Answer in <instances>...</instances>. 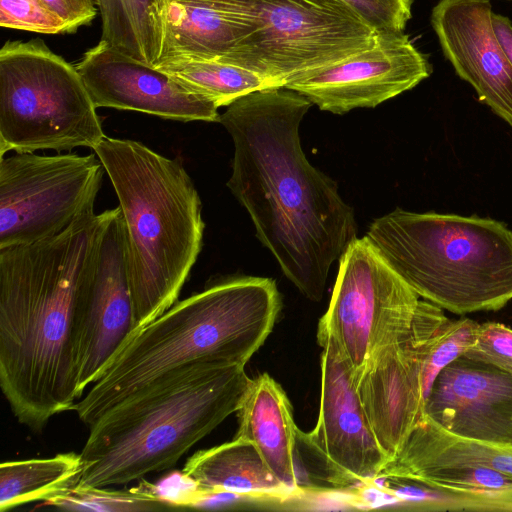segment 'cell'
Listing matches in <instances>:
<instances>
[{
  "label": "cell",
  "instance_id": "cell-17",
  "mask_svg": "<svg viewBox=\"0 0 512 512\" xmlns=\"http://www.w3.org/2000/svg\"><path fill=\"white\" fill-rule=\"evenodd\" d=\"M425 415L454 434L512 445V374L461 356L435 379Z\"/></svg>",
  "mask_w": 512,
  "mask_h": 512
},
{
  "label": "cell",
  "instance_id": "cell-26",
  "mask_svg": "<svg viewBox=\"0 0 512 512\" xmlns=\"http://www.w3.org/2000/svg\"><path fill=\"white\" fill-rule=\"evenodd\" d=\"M480 323L468 317L447 319L435 334L423 366V393L425 403L439 373L463 356L474 344Z\"/></svg>",
  "mask_w": 512,
  "mask_h": 512
},
{
  "label": "cell",
  "instance_id": "cell-2",
  "mask_svg": "<svg viewBox=\"0 0 512 512\" xmlns=\"http://www.w3.org/2000/svg\"><path fill=\"white\" fill-rule=\"evenodd\" d=\"M111 214L89 210L52 237L0 249V386L33 431L81 397L75 316Z\"/></svg>",
  "mask_w": 512,
  "mask_h": 512
},
{
  "label": "cell",
  "instance_id": "cell-13",
  "mask_svg": "<svg viewBox=\"0 0 512 512\" xmlns=\"http://www.w3.org/2000/svg\"><path fill=\"white\" fill-rule=\"evenodd\" d=\"M135 330L124 223L118 206L112 209L96 263L77 304L74 336L81 396Z\"/></svg>",
  "mask_w": 512,
  "mask_h": 512
},
{
  "label": "cell",
  "instance_id": "cell-4",
  "mask_svg": "<svg viewBox=\"0 0 512 512\" xmlns=\"http://www.w3.org/2000/svg\"><path fill=\"white\" fill-rule=\"evenodd\" d=\"M244 367L191 362L114 405L89 426L76 486L127 484L173 467L238 411L252 381Z\"/></svg>",
  "mask_w": 512,
  "mask_h": 512
},
{
  "label": "cell",
  "instance_id": "cell-8",
  "mask_svg": "<svg viewBox=\"0 0 512 512\" xmlns=\"http://www.w3.org/2000/svg\"><path fill=\"white\" fill-rule=\"evenodd\" d=\"M247 34L233 53L213 57L283 87L368 47L378 33L342 0H223Z\"/></svg>",
  "mask_w": 512,
  "mask_h": 512
},
{
  "label": "cell",
  "instance_id": "cell-10",
  "mask_svg": "<svg viewBox=\"0 0 512 512\" xmlns=\"http://www.w3.org/2000/svg\"><path fill=\"white\" fill-rule=\"evenodd\" d=\"M0 158V249L52 237L94 209L105 171L94 154Z\"/></svg>",
  "mask_w": 512,
  "mask_h": 512
},
{
  "label": "cell",
  "instance_id": "cell-15",
  "mask_svg": "<svg viewBox=\"0 0 512 512\" xmlns=\"http://www.w3.org/2000/svg\"><path fill=\"white\" fill-rule=\"evenodd\" d=\"M96 108L132 110L178 121L218 122V107L159 69L100 42L75 65Z\"/></svg>",
  "mask_w": 512,
  "mask_h": 512
},
{
  "label": "cell",
  "instance_id": "cell-20",
  "mask_svg": "<svg viewBox=\"0 0 512 512\" xmlns=\"http://www.w3.org/2000/svg\"><path fill=\"white\" fill-rule=\"evenodd\" d=\"M181 478L201 495L276 501L296 495L274 476L253 443L237 437L195 452L187 459Z\"/></svg>",
  "mask_w": 512,
  "mask_h": 512
},
{
  "label": "cell",
  "instance_id": "cell-12",
  "mask_svg": "<svg viewBox=\"0 0 512 512\" xmlns=\"http://www.w3.org/2000/svg\"><path fill=\"white\" fill-rule=\"evenodd\" d=\"M321 353L319 418L297 437L347 485H372L390 458L381 448L362 405L353 371L336 342L317 334Z\"/></svg>",
  "mask_w": 512,
  "mask_h": 512
},
{
  "label": "cell",
  "instance_id": "cell-1",
  "mask_svg": "<svg viewBox=\"0 0 512 512\" xmlns=\"http://www.w3.org/2000/svg\"><path fill=\"white\" fill-rule=\"evenodd\" d=\"M311 105L294 90L271 87L238 98L218 122L234 144L228 188L284 275L320 301L332 264L357 238V224L335 181L302 150L299 127Z\"/></svg>",
  "mask_w": 512,
  "mask_h": 512
},
{
  "label": "cell",
  "instance_id": "cell-5",
  "mask_svg": "<svg viewBox=\"0 0 512 512\" xmlns=\"http://www.w3.org/2000/svg\"><path fill=\"white\" fill-rule=\"evenodd\" d=\"M93 150L119 201L139 330L178 301L202 248L201 199L178 158L107 136Z\"/></svg>",
  "mask_w": 512,
  "mask_h": 512
},
{
  "label": "cell",
  "instance_id": "cell-14",
  "mask_svg": "<svg viewBox=\"0 0 512 512\" xmlns=\"http://www.w3.org/2000/svg\"><path fill=\"white\" fill-rule=\"evenodd\" d=\"M432 73L428 57L403 33H378L368 48L284 85L322 111L344 114L411 90Z\"/></svg>",
  "mask_w": 512,
  "mask_h": 512
},
{
  "label": "cell",
  "instance_id": "cell-27",
  "mask_svg": "<svg viewBox=\"0 0 512 512\" xmlns=\"http://www.w3.org/2000/svg\"><path fill=\"white\" fill-rule=\"evenodd\" d=\"M0 25L41 34L68 32L66 23L43 0H0Z\"/></svg>",
  "mask_w": 512,
  "mask_h": 512
},
{
  "label": "cell",
  "instance_id": "cell-23",
  "mask_svg": "<svg viewBox=\"0 0 512 512\" xmlns=\"http://www.w3.org/2000/svg\"><path fill=\"white\" fill-rule=\"evenodd\" d=\"M155 68L218 108L251 92L279 87L257 72L219 58L174 55L164 57Z\"/></svg>",
  "mask_w": 512,
  "mask_h": 512
},
{
  "label": "cell",
  "instance_id": "cell-16",
  "mask_svg": "<svg viewBox=\"0 0 512 512\" xmlns=\"http://www.w3.org/2000/svg\"><path fill=\"white\" fill-rule=\"evenodd\" d=\"M490 0H439L431 25L458 76L512 126V66L494 34Z\"/></svg>",
  "mask_w": 512,
  "mask_h": 512
},
{
  "label": "cell",
  "instance_id": "cell-7",
  "mask_svg": "<svg viewBox=\"0 0 512 512\" xmlns=\"http://www.w3.org/2000/svg\"><path fill=\"white\" fill-rule=\"evenodd\" d=\"M76 66L42 39L0 50V157L38 150L94 149L105 137Z\"/></svg>",
  "mask_w": 512,
  "mask_h": 512
},
{
  "label": "cell",
  "instance_id": "cell-24",
  "mask_svg": "<svg viewBox=\"0 0 512 512\" xmlns=\"http://www.w3.org/2000/svg\"><path fill=\"white\" fill-rule=\"evenodd\" d=\"M83 464L80 453L2 462L0 511L34 501H45L76 486Z\"/></svg>",
  "mask_w": 512,
  "mask_h": 512
},
{
  "label": "cell",
  "instance_id": "cell-28",
  "mask_svg": "<svg viewBox=\"0 0 512 512\" xmlns=\"http://www.w3.org/2000/svg\"><path fill=\"white\" fill-rule=\"evenodd\" d=\"M463 356L512 374V328L498 322L480 323L474 344Z\"/></svg>",
  "mask_w": 512,
  "mask_h": 512
},
{
  "label": "cell",
  "instance_id": "cell-21",
  "mask_svg": "<svg viewBox=\"0 0 512 512\" xmlns=\"http://www.w3.org/2000/svg\"><path fill=\"white\" fill-rule=\"evenodd\" d=\"M167 23L162 59L174 55L228 56L248 30L223 0H168Z\"/></svg>",
  "mask_w": 512,
  "mask_h": 512
},
{
  "label": "cell",
  "instance_id": "cell-9",
  "mask_svg": "<svg viewBox=\"0 0 512 512\" xmlns=\"http://www.w3.org/2000/svg\"><path fill=\"white\" fill-rule=\"evenodd\" d=\"M419 301L368 238H356L339 258L332 297L317 334L336 342L356 379L377 349L411 328Z\"/></svg>",
  "mask_w": 512,
  "mask_h": 512
},
{
  "label": "cell",
  "instance_id": "cell-11",
  "mask_svg": "<svg viewBox=\"0 0 512 512\" xmlns=\"http://www.w3.org/2000/svg\"><path fill=\"white\" fill-rule=\"evenodd\" d=\"M447 319L442 308L420 300L411 328L377 349L356 377L364 410L390 460L425 416L424 360Z\"/></svg>",
  "mask_w": 512,
  "mask_h": 512
},
{
  "label": "cell",
  "instance_id": "cell-22",
  "mask_svg": "<svg viewBox=\"0 0 512 512\" xmlns=\"http://www.w3.org/2000/svg\"><path fill=\"white\" fill-rule=\"evenodd\" d=\"M93 1L101 15V40L156 67L166 46L168 0Z\"/></svg>",
  "mask_w": 512,
  "mask_h": 512
},
{
  "label": "cell",
  "instance_id": "cell-30",
  "mask_svg": "<svg viewBox=\"0 0 512 512\" xmlns=\"http://www.w3.org/2000/svg\"><path fill=\"white\" fill-rule=\"evenodd\" d=\"M66 23L68 32L89 24L97 14L93 0H43Z\"/></svg>",
  "mask_w": 512,
  "mask_h": 512
},
{
  "label": "cell",
  "instance_id": "cell-3",
  "mask_svg": "<svg viewBox=\"0 0 512 512\" xmlns=\"http://www.w3.org/2000/svg\"><path fill=\"white\" fill-rule=\"evenodd\" d=\"M281 308L275 282L223 280L133 332L73 407L90 426L107 410L159 376L208 360L245 366L271 333Z\"/></svg>",
  "mask_w": 512,
  "mask_h": 512
},
{
  "label": "cell",
  "instance_id": "cell-31",
  "mask_svg": "<svg viewBox=\"0 0 512 512\" xmlns=\"http://www.w3.org/2000/svg\"><path fill=\"white\" fill-rule=\"evenodd\" d=\"M491 22L498 43L512 66V23L508 17L493 12Z\"/></svg>",
  "mask_w": 512,
  "mask_h": 512
},
{
  "label": "cell",
  "instance_id": "cell-19",
  "mask_svg": "<svg viewBox=\"0 0 512 512\" xmlns=\"http://www.w3.org/2000/svg\"><path fill=\"white\" fill-rule=\"evenodd\" d=\"M447 467L489 468L512 476V445L454 434L425 415L378 480L408 481Z\"/></svg>",
  "mask_w": 512,
  "mask_h": 512
},
{
  "label": "cell",
  "instance_id": "cell-6",
  "mask_svg": "<svg viewBox=\"0 0 512 512\" xmlns=\"http://www.w3.org/2000/svg\"><path fill=\"white\" fill-rule=\"evenodd\" d=\"M366 237L419 297L443 310L498 311L512 300V230L500 221L397 208Z\"/></svg>",
  "mask_w": 512,
  "mask_h": 512
},
{
  "label": "cell",
  "instance_id": "cell-29",
  "mask_svg": "<svg viewBox=\"0 0 512 512\" xmlns=\"http://www.w3.org/2000/svg\"><path fill=\"white\" fill-rule=\"evenodd\" d=\"M377 33H403L414 0H342Z\"/></svg>",
  "mask_w": 512,
  "mask_h": 512
},
{
  "label": "cell",
  "instance_id": "cell-18",
  "mask_svg": "<svg viewBox=\"0 0 512 512\" xmlns=\"http://www.w3.org/2000/svg\"><path fill=\"white\" fill-rule=\"evenodd\" d=\"M235 437L255 445L274 476L296 495L301 489L295 468L298 428L282 387L267 373L253 378L238 411Z\"/></svg>",
  "mask_w": 512,
  "mask_h": 512
},
{
  "label": "cell",
  "instance_id": "cell-25",
  "mask_svg": "<svg viewBox=\"0 0 512 512\" xmlns=\"http://www.w3.org/2000/svg\"><path fill=\"white\" fill-rule=\"evenodd\" d=\"M42 506L63 511L147 512L175 510L160 488L140 479L130 489L71 487L43 501Z\"/></svg>",
  "mask_w": 512,
  "mask_h": 512
}]
</instances>
